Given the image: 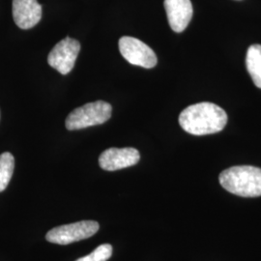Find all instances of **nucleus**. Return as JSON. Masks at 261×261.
Wrapping results in <instances>:
<instances>
[{
    "instance_id": "f257e3e1",
    "label": "nucleus",
    "mask_w": 261,
    "mask_h": 261,
    "mask_svg": "<svg viewBox=\"0 0 261 261\" xmlns=\"http://www.w3.org/2000/svg\"><path fill=\"white\" fill-rule=\"evenodd\" d=\"M227 115L213 103H198L188 107L179 115L182 129L194 136H204L224 130Z\"/></svg>"
},
{
    "instance_id": "f03ea898",
    "label": "nucleus",
    "mask_w": 261,
    "mask_h": 261,
    "mask_svg": "<svg viewBox=\"0 0 261 261\" xmlns=\"http://www.w3.org/2000/svg\"><path fill=\"white\" fill-rule=\"evenodd\" d=\"M219 181L227 192L243 197L261 196V168L237 166L221 172Z\"/></svg>"
},
{
    "instance_id": "7ed1b4c3",
    "label": "nucleus",
    "mask_w": 261,
    "mask_h": 261,
    "mask_svg": "<svg viewBox=\"0 0 261 261\" xmlns=\"http://www.w3.org/2000/svg\"><path fill=\"white\" fill-rule=\"evenodd\" d=\"M112 113V106L103 101L85 103L67 116L66 128L69 130H82L91 126L101 125L111 118Z\"/></svg>"
},
{
    "instance_id": "20e7f679",
    "label": "nucleus",
    "mask_w": 261,
    "mask_h": 261,
    "mask_svg": "<svg viewBox=\"0 0 261 261\" xmlns=\"http://www.w3.org/2000/svg\"><path fill=\"white\" fill-rule=\"evenodd\" d=\"M99 227L100 225L95 221H82L64 224L50 229L46 234V239L53 244L69 245L93 236L98 232Z\"/></svg>"
},
{
    "instance_id": "39448f33",
    "label": "nucleus",
    "mask_w": 261,
    "mask_h": 261,
    "mask_svg": "<svg viewBox=\"0 0 261 261\" xmlns=\"http://www.w3.org/2000/svg\"><path fill=\"white\" fill-rule=\"evenodd\" d=\"M81 50L77 40L67 37L56 44L47 56V63L60 74H69L75 66L76 57Z\"/></svg>"
},
{
    "instance_id": "423d86ee",
    "label": "nucleus",
    "mask_w": 261,
    "mask_h": 261,
    "mask_svg": "<svg viewBox=\"0 0 261 261\" xmlns=\"http://www.w3.org/2000/svg\"><path fill=\"white\" fill-rule=\"evenodd\" d=\"M118 45L122 56L132 65L150 69L157 64L156 54L139 39L124 36L120 38Z\"/></svg>"
},
{
    "instance_id": "0eeeda50",
    "label": "nucleus",
    "mask_w": 261,
    "mask_h": 261,
    "mask_svg": "<svg viewBox=\"0 0 261 261\" xmlns=\"http://www.w3.org/2000/svg\"><path fill=\"white\" fill-rule=\"evenodd\" d=\"M140 159V152L136 148H110L100 155L99 165L103 170L114 171L135 166Z\"/></svg>"
},
{
    "instance_id": "6e6552de",
    "label": "nucleus",
    "mask_w": 261,
    "mask_h": 261,
    "mask_svg": "<svg viewBox=\"0 0 261 261\" xmlns=\"http://www.w3.org/2000/svg\"><path fill=\"white\" fill-rule=\"evenodd\" d=\"M165 8L171 29L177 33L184 31L193 18L191 0H165Z\"/></svg>"
},
{
    "instance_id": "1a4fd4ad",
    "label": "nucleus",
    "mask_w": 261,
    "mask_h": 261,
    "mask_svg": "<svg viewBox=\"0 0 261 261\" xmlns=\"http://www.w3.org/2000/svg\"><path fill=\"white\" fill-rule=\"evenodd\" d=\"M13 17L19 28L30 29L42 18V6L37 0H13Z\"/></svg>"
},
{
    "instance_id": "9d476101",
    "label": "nucleus",
    "mask_w": 261,
    "mask_h": 261,
    "mask_svg": "<svg viewBox=\"0 0 261 261\" xmlns=\"http://www.w3.org/2000/svg\"><path fill=\"white\" fill-rule=\"evenodd\" d=\"M246 64L253 84L261 89V45H252L249 47Z\"/></svg>"
},
{
    "instance_id": "9b49d317",
    "label": "nucleus",
    "mask_w": 261,
    "mask_h": 261,
    "mask_svg": "<svg viewBox=\"0 0 261 261\" xmlns=\"http://www.w3.org/2000/svg\"><path fill=\"white\" fill-rule=\"evenodd\" d=\"M15 168L14 156L5 152L0 155V193L3 192L9 184Z\"/></svg>"
},
{
    "instance_id": "f8f14e48",
    "label": "nucleus",
    "mask_w": 261,
    "mask_h": 261,
    "mask_svg": "<svg viewBox=\"0 0 261 261\" xmlns=\"http://www.w3.org/2000/svg\"><path fill=\"white\" fill-rule=\"evenodd\" d=\"M112 255V246L110 244H103L97 247L93 252L81 257L75 261H108Z\"/></svg>"
}]
</instances>
